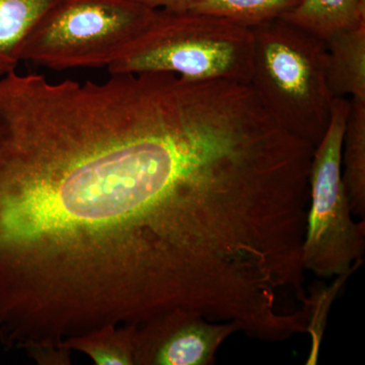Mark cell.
Returning <instances> with one entry per match:
<instances>
[{"label": "cell", "instance_id": "obj_1", "mask_svg": "<svg viewBox=\"0 0 365 365\" xmlns=\"http://www.w3.org/2000/svg\"><path fill=\"white\" fill-rule=\"evenodd\" d=\"M220 216L169 72L0 78V344L56 349L189 306Z\"/></svg>", "mask_w": 365, "mask_h": 365}, {"label": "cell", "instance_id": "obj_2", "mask_svg": "<svg viewBox=\"0 0 365 365\" xmlns=\"http://www.w3.org/2000/svg\"><path fill=\"white\" fill-rule=\"evenodd\" d=\"M253 71L250 86L283 129L316 146L332 116L325 40L277 19L252 28Z\"/></svg>", "mask_w": 365, "mask_h": 365}, {"label": "cell", "instance_id": "obj_3", "mask_svg": "<svg viewBox=\"0 0 365 365\" xmlns=\"http://www.w3.org/2000/svg\"><path fill=\"white\" fill-rule=\"evenodd\" d=\"M253 58L252 28L212 14L157 9L143 32L108 71L170 72L193 81L249 85Z\"/></svg>", "mask_w": 365, "mask_h": 365}, {"label": "cell", "instance_id": "obj_4", "mask_svg": "<svg viewBox=\"0 0 365 365\" xmlns=\"http://www.w3.org/2000/svg\"><path fill=\"white\" fill-rule=\"evenodd\" d=\"M155 11L130 0H55L26 35L20 60L56 71L108 67Z\"/></svg>", "mask_w": 365, "mask_h": 365}, {"label": "cell", "instance_id": "obj_5", "mask_svg": "<svg viewBox=\"0 0 365 365\" xmlns=\"http://www.w3.org/2000/svg\"><path fill=\"white\" fill-rule=\"evenodd\" d=\"M350 98H335L332 116L316 146L302 250L304 270L322 278L354 272L365 251V220L355 222L342 178V146Z\"/></svg>", "mask_w": 365, "mask_h": 365}, {"label": "cell", "instance_id": "obj_6", "mask_svg": "<svg viewBox=\"0 0 365 365\" xmlns=\"http://www.w3.org/2000/svg\"><path fill=\"white\" fill-rule=\"evenodd\" d=\"M235 332L240 329L234 322L177 309L137 327L134 365H212Z\"/></svg>", "mask_w": 365, "mask_h": 365}, {"label": "cell", "instance_id": "obj_7", "mask_svg": "<svg viewBox=\"0 0 365 365\" xmlns=\"http://www.w3.org/2000/svg\"><path fill=\"white\" fill-rule=\"evenodd\" d=\"M325 42L333 97L365 102V24L334 33Z\"/></svg>", "mask_w": 365, "mask_h": 365}, {"label": "cell", "instance_id": "obj_8", "mask_svg": "<svg viewBox=\"0 0 365 365\" xmlns=\"http://www.w3.org/2000/svg\"><path fill=\"white\" fill-rule=\"evenodd\" d=\"M281 19L326 40L365 24V0H302Z\"/></svg>", "mask_w": 365, "mask_h": 365}, {"label": "cell", "instance_id": "obj_9", "mask_svg": "<svg viewBox=\"0 0 365 365\" xmlns=\"http://www.w3.org/2000/svg\"><path fill=\"white\" fill-rule=\"evenodd\" d=\"M342 178L353 215L365 220V102L350 100L342 146Z\"/></svg>", "mask_w": 365, "mask_h": 365}, {"label": "cell", "instance_id": "obj_10", "mask_svg": "<svg viewBox=\"0 0 365 365\" xmlns=\"http://www.w3.org/2000/svg\"><path fill=\"white\" fill-rule=\"evenodd\" d=\"M55 0H0V78L16 71L31 29Z\"/></svg>", "mask_w": 365, "mask_h": 365}, {"label": "cell", "instance_id": "obj_11", "mask_svg": "<svg viewBox=\"0 0 365 365\" xmlns=\"http://www.w3.org/2000/svg\"><path fill=\"white\" fill-rule=\"evenodd\" d=\"M135 324L106 326L68 338L60 344L67 351L88 355L97 365H134Z\"/></svg>", "mask_w": 365, "mask_h": 365}, {"label": "cell", "instance_id": "obj_12", "mask_svg": "<svg viewBox=\"0 0 365 365\" xmlns=\"http://www.w3.org/2000/svg\"><path fill=\"white\" fill-rule=\"evenodd\" d=\"M302 0H191L187 11L212 14L254 26L282 18Z\"/></svg>", "mask_w": 365, "mask_h": 365}, {"label": "cell", "instance_id": "obj_13", "mask_svg": "<svg viewBox=\"0 0 365 365\" xmlns=\"http://www.w3.org/2000/svg\"><path fill=\"white\" fill-rule=\"evenodd\" d=\"M351 273L338 276L335 283L330 287H319L318 289L307 294V306L309 311V319L307 323V333L312 336V350L307 359V364H316L318 361L319 344H321L322 336L325 331V322L322 319L323 317L327 318L331 304L338 294V290L344 284L345 280Z\"/></svg>", "mask_w": 365, "mask_h": 365}, {"label": "cell", "instance_id": "obj_14", "mask_svg": "<svg viewBox=\"0 0 365 365\" xmlns=\"http://www.w3.org/2000/svg\"><path fill=\"white\" fill-rule=\"evenodd\" d=\"M135 4L151 9H163L169 11H185L191 0H130Z\"/></svg>", "mask_w": 365, "mask_h": 365}]
</instances>
